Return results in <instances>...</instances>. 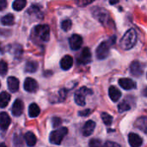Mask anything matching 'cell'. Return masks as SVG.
<instances>
[{
	"label": "cell",
	"mask_w": 147,
	"mask_h": 147,
	"mask_svg": "<svg viewBox=\"0 0 147 147\" xmlns=\"http://www.w3.org/2000/svg\"><path fill=\"white\" fill-rule=\"evenodd\" d=\"M137 42V33L134 29H128L121 38L120 41V46L124 50L132 49Z\"/></svg>",
	"instance_id": "obj_1"
},
{
	"label": "cell",
	"mask_w": 147,
	"mask_h": 147,
	"mask_svg": "<svg viewBox=\"0 0 147 147\" xmlns=\"http://www.w3.org/2000/svg\"><path fill=\"white\" fill-rule=\"evenodd\" d=\"M115 37H110L109 39H108L107 40L102 41L96 48V58L100 60L102 59H105L109 54V51L111 47L115 44Z\"/></svg>",
	"instance_id": "obj_2"
},
{
	"label": "cell",
	"mask_w": 147,
	"mask_h": 147,
	"mask_svg": "<svg viewBox=\"0 0 147 147\" xmlns=\"http://www.w3.org/2000/svg\"><path fill=\"white\" fill-rule=\"evenodd\" d=\"M33 34L35 39L42 42H47L50 38V28L47 24L37 25L33 29Z\"/></svg>",
	"instance_id": "obj_3"
},
{
	"label": "cell",
	"mask_w": 147,
	"mask_h": 147,
	"mask_svg": "<svg viewBox=\"0 0 147 147\" xmlns=\"http://www.w3.org/2000/svg\"><path fill=\"white\" fill-rule=\"evenodd\" d=\"M67 133L68 129L66 127H59V129L53 131L49 136L50 143L53 145H60L64 138L66 136Z\"/></svg>",
	"instance_id": "obj_4"
},
{
	"label": "cell",
	"mask_w": 147,
	"mask_h": 147,
	"mask_svg": "<svg viewBox=\"0 0 147 147\" xmlns=\"http://www.w3.org/2000/svg\"><path fill=\"white\" fill-rule=\"evenodd\" d=\"M92 94V90L88 89L87 87H82L78 90L76 91L74 95L75 102L79 106H84L85 105V97L86 96Z\"/></svg>",
	"instance_id": "obj_5"
},
{
	"label": "cell",
	"mask_w": 147,
	"mask_h": 147,
	"mask_svg": "<svg viewBox=\"0 0 147 147\" xmlns=\"http://www.w3.org/2000/svg\"><path fill=\"white\" fill-rule=\"evenodd\" d=\"M94 16L102 24H106L109 22V13L105 10V9H102V8H96V9H95V10H94Z\"/></svg>",
	"instance_id": "obj_6"
},
{
	"label": "cell",
	"mask_w": 147,
	"mask_h": 147,
	"mask_svg": "<svg viewBox=\"0 0 147 147\" xmlns=\"http://www.w3.org/2000/svg\"><path fill=\"white\" fill-rule=\"evenodd\" d=\"M78 64L87 65L91 62V52L89 47H84L78 57Z\"/></svg>",
	"instance_id": "obj_7"
},
{
	"label": "cell",
	"mask_w": 147,
	"mask_h": 147,
	"mask_svg": "<svg viewBox=\"0 0 147 147\" xmlns=\"http://www.w3.org/2000/svg\"><path fill=\"white\" fill-rule=\"evenodd\" d=\"M69 44H70V47L72 50L77 51L80 49L82 47L83 38L79 34H72L69 39Z\"/></svg>",
	"instance_id": "obj_8"
},
{
	"label": "cell",
	"mask_w": 147,
	"mask_h": 147,
	"mask_svg": "<svg viewBox=\"0 0 147 147\" xmlns=\"http://www.w3.org/2000/svg\"><path fill=\"white\" fill-rule=\"evenodd\" d=\"M130 72L134 77H140L144 72L143 65L140 61H134L130 65Z\"/></svg>",
	"instance_id": "obj_9"
},
{
	"label": "cell",
	"mask_w": 147,
	"mask_h": 147,
	"mask_svg": "<svg viewBox=\"0 0 147 147\" xmlns=\"http://www.w3.org/2000/svg\"><path fill=\"white\" fill-rule=\"evenodd\" d=\"M24 90L27 92L29 93H34L35 91H37L38 90V84L37 82L32 78H27L24 81V84H23Z\"/></svg>",
	"instance_id": "obj_10"
},
{
	"label": "cell",
	"mask_w": 147,
	"mask_h": 147,
	"mask_svg": "<svg viewBox=\"0 0 147 147\" xmlns=\"http://www.w3.org/2000/svg\"><path fill=\"white\" fill-rule=\"evenodd\" d=\"M24 109V104L23 102L21 99H16L11 108V112L14 116H20L22 115Z\"/></svg>",
	"instance_id": "obj_11"
},
{
	"label": "cell",
	"mask_w": 147,
	"mask_h": 147,
	"mask_svg": "<svg viewBox=\"0 0 147 147\" xmlns=\"http://www.w3.org/2000/svg\"><path fill=\"white\" fill-rule=\"evenodd\" d=\"M128 142H129V145L131 146L139 147L142 146L143 140L140 135H138L136 134H134V133H131L128 135Z\"/></svg>",
	"instance_id": "obj_12"
},
{
	"label": "cell",
	"mask_w": 147,
	"mask_h": 147,
	"mask_svg": "<svg viewBox=\"0 0 147 147\" xmlns=\"http://www.w3.org/2000/svg\"><path fill=\"white\" fill-rule=\"evenodd\" d=\"M118 83L122 89L127 90H130L136 88V83L130 78H121Z\"/></svg>",
	"instance_id": "obj_13"
},
{
	"label": "cell",
	"mask_w": 147,
	"mask_h": 147,
	"mask_svg": "<svg viewBox=\"0 0 147 147\" xmlns=\"http://www.w3.org/2000/svg\"><path fill=\"white\" fill-rule=\"evenodd\" d=\"M95 127H96V122L93 121H88L85 122L83 129H82V133H83V135L85 136V137H88L90 135H91L95 130Z\"/></svg>",
	"instance_id": "obj_14"
},
{
	"label": "cell",
	"mask_w": 147,
	"mask_h": 147,
	"mask_svg": "<svg viewBox=\"0 0 147 147\" xmlns=\"http://www.w3.org/2000/svg\"><path fill=\"white\" fill-rule=\"evenodd\" d=\"M73 65V59L71 55H65L60 60V67L64 71L70 70Z\"/></svg>",
	"instance_id": "obj_15"
},
{
	"label": "cell",
	"mask_w": 147,
	"mask_h": 147,
	"mask_svg": "<svg viewBox=\"0 0 147 147\" xmlns=\"http://www.w3.org/2000/svg\"><path fill=\"white\" fill-rule=\"evenodd\" d=\"M8 88L9 90L15 93L19 90V80L16 77H9L7 79Z\"/></svg>",
	"instance_id": "obj_16"
},
{
	"label": "cell",
	"mask_w": 147,
	"mask_h": 147,
	"mask_svg": "<svg viewBox=\"0 0 147 147\" xmlns=\"http://www.w3.org/2000/svg\"><path fill=\"white\" fill-rule=\"evenodd\" d=\"M10 124V118L9 115L6 112H2L0 115V125H1V129L3 131L7 130Z\"/></svg>",
	"instance_id": "obj_17"
},
{
	"label": "cell",
	"mask_w": 147,
	"mask_h": 147,
	"mask_svg": "<svg viewBox=\"0 0 147 147\" xmlns=\"http://www.w3.org/2000/svg\"><path fill=\"white\" fill-rule=\"evenodd\" d=\"M109 96L114 102H116L121 97V92L116 87L111 86L109 89Z\"/></svg>",
	"instance_id": "obj_18"
},
{
	"label": "cell",
	"mask_w": 147,
	"mask_h": 147,
	"mask_svg": "<svg viewBox=\"0 0 147 147\" xmlns=\"http://www.w3.org/2000/svg\"><path fill=\"white\" fill-rule=\"evenodd\" d=\"M135 127L141 130L142 132L147 134V116L140 117L135 121Z\"/></svg>",
	"instance_id": "obj_19"
},
{
	"label": "cell",
	"mask_w": 147,
	"mask_h": 147,
	"mask_svg": "<svg viewBox=\"0 0 147 147\" xmlns=\"http://www.w3.org/2000/svg\"><path fill=\"white\" fill-rule=\"evenodd\" d=\"M40 113V108L36 103H31L28 107V115L31 118H36Z\"/></svg>",
	"instance_id": "obj_20"
},
{
	"label": "cell",
	"mask_w": 147,
	"mask_h": 147,
	"mask_svg": "<svg viewBox=\"0 0 147 147\" xmlns=\"http://www.w3.org/2000/svg\"><path fill=\"white\" fill-rule=\"evenodd\" d=\"M24 140L28 146H34L36 144V137L31 132L26 133V134L24 135Z\"/></svg>",
	"instance_id": "obj_21"
},
{
	"label": "cell",
	"mask_w": 147,
	"mask_h": 147,
	"mask_svg": "<svg viewBox=\"0 0 147 147\" xmlns=\"http://www.w3.org/2000/svg\"><path fill=\"white\" fill-rule=\"evenodd\" d=\"M10 101V95L6 91H3L0 96V106L1 108H5Z\"/></svg>",
	"instance_id": "obj_22"
},
{
	"label": "cell",
	"mask_w": 147,
	"mask_h": 147,
	"mask_svg": "<svg viewBox=\"0 0 147 147\" xmlns=\"http://www.w3.org/2000/svg\"><path fill=\"white\" fill-rule=\"evenodd\" d=\"M15 22V17L12 14H7L4 16L2 17L1 22L3 26H11L14 24Z\"/></svg>",
	"instance_id": "obj_23"
},
{
	"label": "cell",
	"mask_w": 147,
	"mask_h": 147,
	"mask_svg": "<svg viewBox=\"0 0 147 147\" xmlns=\"http://www.w3.org/2000/svg\"><path fill=\"white\" fill-rule=\"evenodd\" d=\"M38 69V63L36 61H28L26 63L25 65V71L27 72H30V73H33V72H35Z\"/></svg>",
	"instance_id": "obj_24"
},
{
	"label": "cell",
	"mask_w": 147,
	"mask_h": 147,
	"mask_svg": "<svg viewBox=\"0 0 147 147\" xmlns=\"http://www.w3.org/2000/svg\"><path fill=\"white\" fill-rule=\"evenodd\" d=\"M26 5H27V0H15L12 4V8L16 11H20L26 7Z\"/></svg>",
	"instance_id": "obj_25"
},
{
	"label": "cell",
	"mask_w": 147,
	"mask_h": 147,
	"mask_svg": "<svg viewBox=\"0 0 147 147\" xmlns=\"http://www.w3.org/2000/svg\"><path fill=\"white\" fill-rule=\"evenodd\" d=\"M101 117H102V121H103V123L105 125L110 126L112 124V122H113V117L110 115H109L108 113H105V112L102 113Z\"/></svg>",
	"instance_id": "obj_26"
},
{
	"label": "cell",
	"mask_w": 147,
	"mask_h": 147,
	"mask_svg": "<svg viewBox=\"0 0 147 147\" xmlns=\"http://www.w3.org/2000/svg\"><path fill=\"white\" fill-rule=\"evenodd\" d=\"M118 109H119V112H120V113H123V112H125V111L129 110V109H131V105H130L128 102H127L125 101V102H122L121 103L119 104Z\"/></svg>",
	"instance_id": "obj_27"
},
{
	"label": "cell",
	"mask_w": 147,
	"mask_h": 147,
	"mask_svg": "<svg viewBox=\"0 0 147 147\" xmlns=\"http://www.w3.org/2000/svg\"><path fill=\"white\" fill-rule=\"evenodd\" d=\"M71 26H72V22H71V21L69 20V19L64 20V21L62 22V23H61V28H62V29H63L64 31H65V32L68 31L69 29H71Z\"/></svg>",
	"instance_id": "obj_28"
},
{
	"label": "cell",
	"mask_w": 147,
	"mask_h": 147,
	"mask_svg": "<svg viewBox=\"0 0 147 147\" xmlns=\"http://www.w3.org/2000/svg\"><path fill=\"white\" fill-rule=\"evenodd\" d=\"M7 71H8L7 63L4 60H1V62H0V72H1V76L2 77L5 76V74L7 73Z\"/></svg>",
	"instance_id": "obj_29"
},
{
	"label": "cell",
	"mask_w": 147,
	"mask_h": 147,
	"mask_svg": "<svg viewBox=\"0 0 147 147\" xmlns=\"http://www.w3.org/2000/svg\"><path fill=\"white\" fill-rule=\"evenodd\" d=\"M95 0H76V3L78 6L80 7H84L87 6L88 4L91 3L92 2H94Z\"/></svg>",
	"instance_id": "obj_30"
},
{
	"label": "cell",
	"mask_w": 147,
	"mask_h": 147,
	"mask_svg": "<svg viewBox=\"0 0 147 147\" xmlns=\"http://www.w3.org/2000/svg\"><path fill=\"white\" fill-rule=\"evenodd\" d=\"M102 145V144L101 140H96V139H92L90 141V143H89V146H100Z\"/></svg>",
	"instance_id": "obj_31"
},
{
	"label": "cell",
	"mask_w": 147,
	"mask_h": 147,
	"mask_svg": "<svg viewBox=\"0 0 147 147\" xmlns=\"http://www.w3.org/2000/svg\"><path fill=\"white\" fill-rule=\"evenodd\" d=\"M60 124H61V121H60L59 118H53V126L54 127H59Z\"/></svg>",
	"instance_id": "obj_32"
},
{
	"label": "cell",
	"mask_w": 147,
	"mask_h": 147,
	"mask_svg": "<svg viewBox=\"0 0 147 147\" xmlns=\"http://www.w3.org/2000/svg\"><path fill=\"white\" fill-rule=\"evenodd\" d=\"M7 6V1L6 0H1L0 1V9L1 10H3Z\"/></svg>",
	"instance_id": "obj_33"
},
{
	"label": "cell",
	"mask_w": 147,
	"mask_h": 147,
	"mask_svg": "<svg viewBox=\"0 0 147 147\" xmlns=\"http://www.w3.org/2000/svg\"><path fill=\"white\" fill-rule=\"evenodd\" d=\"M105 146H120V145H118L117 143H114V142H110V141H108L104 144Z\"/></svg>",
	"instance_id": "obj_34"
},
{
	"label": "cell",
	"mask_w": 147,
	"mask_h": 147,
	"mask_svg": "<svg viewBox=\"0 0 147 147\" xmlns=\"http://www.w3.org/2000/svg\"><path fill=\"white\" fill-rule=\"evenodd\" d=\"M90 113V109H86V110H84V111H81V112H79V115L85 116V115H88Z\"/></svg>",
	"instance_id": "obj_35"
},
{
	"label": "cell",
	"mask_w": 147,
	"mask_h": 147,
	"mask_svg": "<svg viewBox=\"0 0 147 147\" xmlns=\"http://www.w3.org/2000/svg\"><path fill=\"white\" fill-rule=\"evenodd\" d=\"M109 3H111V4H115V3H117L120 0H109Z\"/></svg>",
	"instance_id": "obj_36"
},
{
	"label": "cell",
	"mask_w": 147,
	"mask_h": 147,
	"mask_svg": "<svg viewBox=\"0 0 147 147\" xmlns=\"http://www.w3.org/2000/svg\"><path fill=\"white\" fill-rule=\"evenodd\" d=\"M143 95L147 97V87L145 89V90H143Z\"/></svg>",
	"instance_id": "obj_37"
}]
</instances>
